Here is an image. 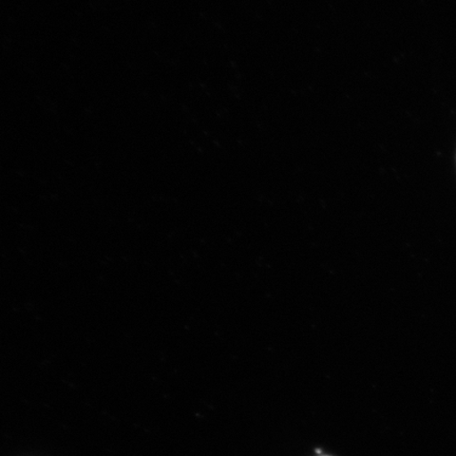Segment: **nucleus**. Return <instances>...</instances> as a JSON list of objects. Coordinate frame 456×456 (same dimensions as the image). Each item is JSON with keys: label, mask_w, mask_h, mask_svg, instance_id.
I'll return each instance as SVG.
<instances>
[{"label": "nucleus", "mask_w": 456, "mask_h": 456, "mask_svg": "<svg viewBox=\"0 0 456 456\" xmlns=\"http://www.w3.org/2000/svg\"><path fill=\"white\" fill-rule=\"evenodd\" d=\"M317 456H332V455L322 454V455H317Z\"/></svg>", "instance_id": "obj_1"}]
</instances>
